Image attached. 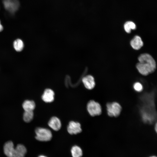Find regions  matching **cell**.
I'll use <instances>...</instances> for the list:
<instances>
[{
	"instance_id": "obj_5",
	"label": "cell",
	"mask_w": 157,
	"mask_h": 157,
	"mask_svg": "<svg viewBox=\"0 0 157 157\" xmlns=\"http://www.w3.org/2000/svg\"><path fill=\"white\" fill-rule=\"evenodd\" d=\"M3 3L5 9L11 14L16 12L19 6L18 0H3Z\"/></svg>"
},
{
	"instance_id": "obj_22",
	"label": "cell",
	"mask_w": 157,
	"mask_h": 157,
	"mask_svg": "<svg viewBox=\"0 0 157 157\" xmlns=\"http://www.w3.org/2000/svg\"><path fill=\"white\" fill-rule=\"evenodd\" d=\"M149 157H156L155 156H150Z\"/></svg>"
},
{
	"instance_id": "obj_4",
	"label": "cell",
	"mask_w": 157,
	"mask_h": 157,
	"mask_svg": "<svg viewBox=\"0 0 157 157\" xmlns=\"http://www.w3.org/2000/svg\"><path fill=\"white\" fill-rule=\"evenodd\" d=\"M87 109L92 116L99 115L102 113V108L100 104L93 100H91L88 102Z\"/></svg>"
},
{
	"instance_id": "obj_16",
	"label": "cell",
	"mask_w": 157,
	"mask_h": 157,
	"mask_svg": "<svg viewBox=\"0 0 157 157\" xmlns=\"http://www.w3.org/2000/svg\"><path fill=\"white\" fill-rule=\"evenodd\" d=\"M13 47L17 51H21L24 47V44L22 41L20 39L15 40L13 42Z\"/></svg>"
},
{
	"instance_id": "obj_3",
	"label": "cell",
	"mask_w": 157,
	"mask_h": 157,
	"mask_svg": "<svg viewBox=\"0 0 157 157\" xmlns=\"http://www.w3.org/2000/svg\"><path fill=\"white\" fill-rule=\"evenodd\" d=\"M107 113L110 117H116L120 114L122 107L120 105L116 102H109L106 105Z\"/></svg>"
},
{
	"instance_id": "obj_9",
	"label": "cell",
	"mask_w": 157,
	"mask_h": 157,
	"mask_svg": "<svg viewBox=\"0 0 157 157\" xmlns=\"http://www.w3.org/2000/svg\"><path fill=\"white\" fill-rule=\"evenodd\" d=\"M82 81L85 87L88 90L93 89L95 86L94 78L91 75H88L85 76Z\"/></svg>"
},
{
	"instance_id": "obj_14",
	"label": "cell",
	"mask_w": 157,
	"mask_h": 157,
	"mask_svg": "<svg viewBox=\"0 0 157 157\" xmlns=\"http://www.w3.org/2000/svg\"><path fill=\"white\" fill-rule=\"evenodd\" d=\"M22 106L24 111H33L35 107L33 101L28 100L24 102Z\"/></svg>"
},
{
	"instance_id": "obj_11",
	"label": "cell",
	"mask_w": 157,
	"mask_h": 157,
	"mask_svg": "<svg viewBox=\"0 0 157 157\" xmlns=\"http://www.w3.org/2000/svg\"><path fill=\"white\" fill-rule=\"evenodd\" d=\"M130 44L133 49L138 50L142 47L143 43L140 36L136 35L130 41Z\"/></svg>"
},
{
	"instance_id": "obj_2",
	"label": "cell",
	"mask_w": 157,
	"mask_h": 157,
	"mask_svg": "<svg viewBox=\"0 0 157 157\" xmlns=\"http://www.w3.org/2000/svg\"><path fill=\"white\" fill-rule=\"evenodd\" d=\"M36 139L42 142L50 141L52 137L51 131L48 129L41 127H38L35 130Z\"/></svg>"
},
{
	"instance_id": "obj_6",
	"label": "cell",
	"mask_w": 157,
	"mask_h": 157,
	"mask_svg": "<svg viewBox=\"0 0 157 157\" xmlns=\"http://www.w3.org/2000/svg\"><path fill=\"white\" fill-rule=\"evenodd\" d=\"M67 131L69 134L72 135L80 133L82 130L81 125L79 123L71 121L69 122L67 126Z\"/></svg>"
},
{
	"instance_id": "obj_8",
	"label": "cell",
	"mask_w": 157,
	"mask_h": 157,
	"mask_svg": "<svg viewBox=\"0 0 157 157\" xmlns=\"http://www.w3.org/2000/svg\"><path fill=\"white\" fill-rule=\"evenodd\" d=\"M54 93L50 89H46L42 96V100L46 103H51L53 102L54 99Z\"/></svg>"
},
{
	"instance_id": "obj_1",
	"label": "cell",
	"mask_w": 157,
	"mask_h": 157,
	"mask_svg": "<svg viewBox=\"0 0 157 157\" xmlns=\"http://www.w3.org/2000/svg\"><path fill=\"white\" fill-rule=\"evenodd\" d=\"M139 62L136 67L139 73L144 76H147L154 72L156 68V62L150 54L144 53L140 55L138 57Z\"/></svg>"
},
{
	"instance_id": "obj_10",
	"label": "cell",
	"mask_w": 157,
	"mask_h": 157,
	"mask_svg": "<svg viewBox=\"0 0 157 157\" xmlns=\"http://www.w3.org/2000/svg\"><path fill=\"white\" fill-rule=\"evenodd\" d=\"M49 126L55 131H58L61 128V123L60 119L56 117H51L48 122Z\"/></svg>"
},
{
	"instance_id": "obj_20",
	"label": "cell",
	"mask_w": 157,
	"mask_h": 157,
	"mask_svg": "<svg viewBox=\"0 0 157 157\" xmlns=\"http://www.w3.org/2000/svg\"><path fill=\"white\" fill-rule=\"evenodd\" d=\"M157 123H156L155 126V130L156 132H157Z\"/></svg>"
},
{
	"instance_id": "obj_21",
	"label": "cell",
	"mask_w": 157,
	"mask_h": 157,
	"mask_svg": "<svg viewBox=\"0 0 157 157\" xmlns=\"http://www.w3.org/2000/svg\"><path fill=\"white\" fill-rule=\"evenodd\" d=\"M38 157H47L44 155H40Z\"/></svg>"
},
{
	"instance_id": "obj_12",
	"label": "cell",
	"mask_w": 157,
	"mask_h": 157,
	"mask_svg": "<svg viewBox=\"0 0 157 157\" xmlns=\"http://www.w3.org/2000/svg\"><path fill=\"white\" fill-rule=\"evenodd\" d=\"M26 151V149L24 145L18 144L15 148L13 157H24Z\"/></svg>"
},
{
	"instance_id": "obj_13",
	"label": "cell",
	"mask_w": 157,
	"mask_h": 157,
	"mask_svg": "<svg viewBox=\"0 0 157 157\" xmlns=\"http://www.w3.org/2000/svg\"><path fill=\"white\" fill-rule=\"evenodd\" d=\"M70 152L72 157H82L83 155L82 149L79 146L76 145L72 147Z\"/></svg>"
},
{
	"instance_id": "obj_15",
	"label": "cell",
	"mask_w": 157,
	"mask_h": 157,
	"mask_svg": "<svg viewBox=\"0 0 157 157\" xmlns=\"http://www.w3.org/2000/svg\"><path fill=\"white\" fill-rule=\"evenodd\" d=\"M124 28L125 31L130 33L131 30H135L136 28L135 24L133 22L131 21L126 22L124 24Z\"/></svg>"
},
{
	"instance_id": "obj_18",
	"label": "cell",
	"mask_w": 157,
	"mask_h": 157,
	"mask_svg": "<svg viewBox=\"0 0 157 157\" xmlns=\"http://www.w3.org/2000/svg\"><path fill=\"white\" fill-rule=\"evenodd\" d=\"M133 87L134 90L138 92H141L143 89L142 85L138 82L135 83L133 85Z\"/></svg>"
},
{
	"instance_id": "obj_19",
	"label": "cell",
	"mask_w": 157,
	"mask_h": 157,
	"mask_svg": "<svg viewBox=\"0 0 157 157\" xmlns=\"http://www.w3.org/2000/svg\"><path fill=\"white\" fill-rule=\"evenodd\" d=\"M3 29V27L2 25L1 24V22L0 21V32Z\"/></svg>"
},
{
	"instance_id": "obj_17",
	"label": "cell",
	"mask_w": 157,
	"mask_h": 157,
	"mask_svg": "<svg viewBox=\"0 0 157 157\" xmlns=\"http://www.w3.org/2000/svg\"><path fill=\"white\" fill-rule=\"evenodd\" d=\"M33 111H24L23 115V119L26 122H30L33 118Z\"/></svg>"
},
{
	"instance_id": "obj_7",
	"label": "cell",
	"mask_w": 157,
	"mask_h": 157,
	"mask_svg": "<svg viewBox=\"0 0 157 157\" xmlns=\"http://www.w3.org/2000/svg\"><path fill=\"white\" fill-rule=\"evenodd\" d=\"M15 150L14 144L11 141L5 143L3 146L4 152L8 157H13Z\"/></svg>"
}]
</instances>
